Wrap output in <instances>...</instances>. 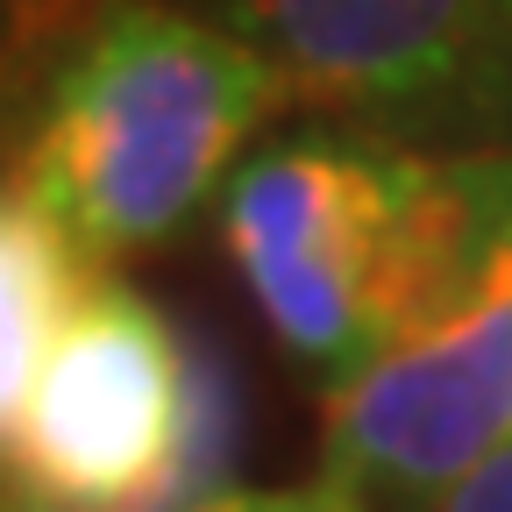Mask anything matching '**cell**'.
<instances>
[{
  "label": "cell",
  "instance_id": "obj_1",
  "mask_svg": "<svg viewBox=\"0 0 512 512\" xmlns=\"http://www.w3.org/2000/svg\"><path fill=\"white\" fill-rule=\"evenodd\" d=\"M285 100L235 29L178 0H100L50 64L22 192L93 264L171 242Z\"/></svg>",
  "mask_w": 512,
  "mask_h": 512
},
{
  "label": "cell",
  "instance_id": "obj_2",
  "mask_svg": "<svg viewBox=\"0 0 512 512\" xmlns=\"http://www.w3.org/2000/svg\"><path fill=\"white\" fill-rule=\"evenodd\" d=\"M285 100L434 157L512 150V0H207Z\"/></svg>",
  "mask_w": 512,
  "mask_h": 512
},
{
  "label": "cell",
  "instance_id": "obj_3",
  "mask_svg": "<svg viewBox=\"0 0 512 512\" xmlns=\"http://www.w3.org/2000/svg\"><path fill=\"white\" fill-rule=\"evenodd\" d=\"M185 434V328L136 285H93L8 448L43 512H143Z\"/></svg>",
  "mask_w": 512,
  "mask_h": 512
},
{
  "label": "cell",
  "instance_id": "obj_4",
  "mask_svg": "<svg viewBox=\"0 0 512 512\" xmlns=\"http://www.w3.org/2000/svg\"><path fill=\"white\" fill-rule=\"evenodd\" d=\"M320 441L328 477L392 512H434L491 463L512 441V249L441 320L342 377Z\"/></svg>",
  "mask_w": 512,
  "mask_h": 512
},
{
  "label": "cell",
  "instance_id": "obj_5",
  "mask_svg": "<svg viewBox=\"0 0 512 512\" xmlns=\"http://www.w3.org/2000/svg\"><path fill=\"white\" fill-rule=\"evenodd\" d=\"M93 299L86 249L64 235L22 185H0V463L15 448L29 392L64 342V328Z\"/></svg>",
  "mask_w": 512,
  "mask_h": 512
},
{
  "label": "cell",
  "instance_id": "obj_6",
  "mask_svg": "<svg viewBox=\"0 0 512 512\" xmlns=\"http://www.w3.org/2000/svg\"><path fill=\"white\" fill-rule=\"evenodd\" d=\"M207 512H370V498L349 491L342 477H313V484H285V491H228Z\"/></svg>",
  "mask_w": 512,
  "mask_h": 512
},
{
  "label": "cell",
  "instance_id": "obj_7",
  "mask_svg": "<svg viewBox=\"0 0 512 512\" xmlns=\"http://www.w3.org/2000/svg\"><path fill=\"white\" fill-rule=\"evenodd\" d=\"M434 512H512V441L498 448L491 463H477Z\"/></svg>",
  "mask_w": 512,
  "mask_h": 512
},
{
  "label": "cell",
  "instance_id": "obj_8",
  "mask_svg": "<svg viewBox=\"0 0 512 512\" xmlns=\"http://www.w3.org/2000/svg\"><path fill=\"white\" fill-rule=\"evenodd\" d=\"M86 22V0H22V22H15V43H43V36H64Z\"/></svg>",
  "mask_w": 512,
  "mask_h": 512
},
{
  "label": "cell",
  "instance_id": "obj_9",
  "mask_svg": "<svg viewBox=\"0 0 512 512\" xmlns=\"http://www.w3.org/2000/svg\"><path fill=\"white\" fill-rule=\"evenodd\" d=\"M0 512H43V505H29L22 491H0Z\"/></svg>",
  "mask_w": 512,
  "mask_h": 512
},
{
  "label": "cell",
  "instance_id": "obj_10",
  "mask_svg": "<svg viewBox=\"0 0 512 512\" xmlns=\"http://www.w3.org/2000/svg\"><path fill=\"white\" fill-rule=\"evenodd\" d=\"M0 8H8V36H15V22H22V0H0Z\"/></svg>",
  "mask_w": 512,
  "mask_h": 512
}]
</instances>
